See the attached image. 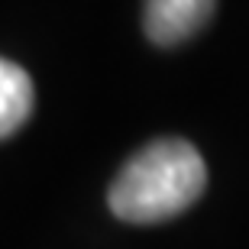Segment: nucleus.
I'll return each instance as SVG.
<instances>
[{
	"label": "nucleus",
	"mask_w": 249,
	"mask_h": 249,
	"mask_svg": "<svg viewBox=\"0 0 249 249\" xmlns=\"http://www.w3.org/2000/svg\"><path fill=\"white\" fill-rule=\"evenodd\" d=\"M207 185L201 152L185 139H156L113 178L107 201L126 223H159L188 211Z\"/></svg>",
	"instance_id": "f257e3e1"
},
{
	"label": "nucleus",
	"mask_w": 249,
	"mask_h": 249,
	"mask_svg": "<svg viewBox=\"0 0 249 249\" xmlns=\"http://www.w3.org/2000/svg\"><path fill=\"white\" fill-rule=\"evenodd\" d=\"M217 0H146L142 26L156 46H178L213 17Z\"/></svg>",
	"instance_id": "f03ea898"
},
{
	"label": "nucleus",
	"mask_w": 249,
	"mask_h": 249,
	"mask_svg": "<svg viewBox=\"0 0 249 249\" xmlns=\"http://www.w3.org/2000/svg\"><path fill=\"white\" fill-rule=\"evenodd\" d=\"M33 81L29 74L10 58H0V139L13 136L33 113Z\"/></svg>",
	"instance_id": "7ed1b4c3"
}]
</instances>
